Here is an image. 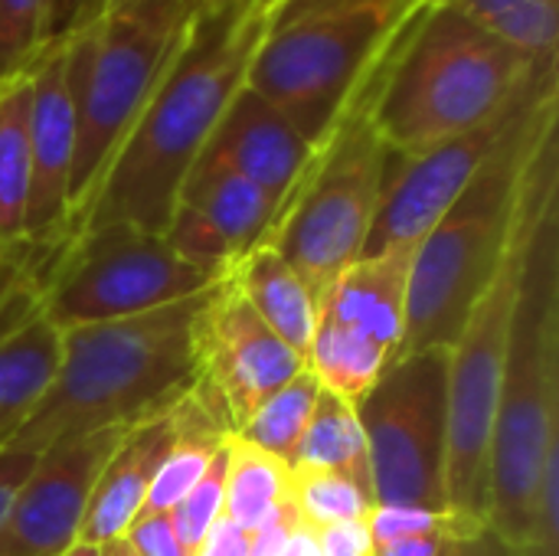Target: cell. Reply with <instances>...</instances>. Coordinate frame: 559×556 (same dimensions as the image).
<instances>
[{"label":"cell","instance_id":"cell-5","mask_svg":"<svg viewBox=\"0 0 559 556\" xmlns=\"http://www.w3.org/2000/svg\"><path fill=\"white\" fill-rule=\"evenodd\" d=\"M557 125L559 95L544 102L488 157L455 203L416 242L406 334L396 357L426 347H452L514 239L531 154Z\"/></svg>","mask_w":559,"mask_h":556},{"label":"cell","instance_id":"cell-14","mask_svg":"<svg viewBox=\"0 0 559 556\" xmlns=\"http://www.w3.org/2000/svg\"><path fill=\"white\" fill-rule=\"evenodd\" d=\"M131 426L102 429L39 452L0 528V556H59L75 544L98 475Z\"/></svg>","mask_w":559,"mask_h":556},{"label":"cell","instance_id":"cell-31","mask_svg":"<svg viewBox=\"0 0 559 556\" xmlns=\"http://www.w3.org/2000/svg\"><path fill=\"white\" fill-rule=\"evenodd\" d=\"M111 10V0H46L43 16V46H56L69 39L75 29L95 23Z\"/></svg>","mask_w":559,"mask_h":556},{"label":"cell","instance_id":"cell-10","mask_svg":"<svg viewBox=\"0 0 559 556\" xmlns=\"http://www.w3.org/2000/svg\"><path fill=\"white\" fill-rule=\"evenodd\" d=\"M219 279L180 256L160 233L111 223L85 229L52 252L43 279V308L69 331L183 301Z\"/></svg>","mask_w":559,"mask_h":556},{"label":"cell","instance_id":"cell-20","mask_svg":"<svg viewBox=\"0 0 559 556\" xmlns=\"http://www.w3.org/2000/svg\"><path fill=\"white\" fill-rule=\"evenodd\" d=\"M226 275L239 285L252 311L295 354L305 357L318 324V295L305 285V279L265 242L252 246Z\"/></svg>","mask_w":559,"mask_h":556},{"label":"cell","instance_id":"cell-7","mask_svg":"<svg viewBox=\"0 0 559 556\" xmlns=\"http://www.w3.org/2000/svg\"><path fill=\"white\" fill-rule=\"evenodd\" d=\"M423 0H272L246 88L318 147Z\"/></svg>","mask_w":559,"mask_h":556},{"label":"cell","instance_id":"cell-11","mask_svg":"<svg viewBox=\"0 0 559 556\" xmlns=\"http://www.w3.org/2000/svg\"><path fill=\"white\" fill-rule=\"evenodd\" d=\"M354 410L367 439L373 505L449 511V347L396 357Z\"/></svg>","mask_w":559,"mask_h":556},{"label":"cell","instance_id":"cell-36","mask_svg":"<svg viewBox=\"0 0 559 556\" xmlns=\"http://www.w3.org/2000/svg\"><path fill=\"white\" fill-rule=\"evenodd\" d=\"M449 537H459V534H426V537H403V541H393V544H383V547H373L370 556H442V547Z\"/></svg>","mask_w":559,"mask_h":556},{"label":"cell","instance_id":"cell-22","mask_svg":"<svg viewBox=\"0 0 559 556\" xmlns=\"http://www.w3.org/2000/svg\"><path fill=\"white\" fill-rule=\"evenodd\" d=\"M292 505V469L252 442L229 436L223 518L246 534L262 531Z\"/></svg>","mask_w":559,"mask_h":556},{"label":"cell","instance_id":"cell-17","mask_svg":"<svg viewBox=\"0 0 559 556\" xmlns=\"http://www.w3.org/2000/svg\"><path fill=\"white\" fill-rule=\"evenodd\" d=\"M200 157L252 180L255 187L278 197V203H285L311 164L314 147L288 125L282 111L242 85L219 115Z\"/></svg>","mask_w":559,"mask_h":556},{"label":"cell","instance_id":"cell-26","mask_svg":"<svg viewBox=\"0 0 559 556\" xmlns=\"http://www.w3.org/2000/svg\"><path fill=\"white\" fill-rule=\"evenodd\" d=\"M321 397V383L314 380V374L305 367L298 370L285 387H278L252 416L249 423L236 433L239 439L252 442L255 449L269 452L272 459L292 465L298 442L308 429V419L314 413V403Z\"/></svg>","mask_w":559,"mask_h":556},{"label":"cell","instance_id":"cell-9","mask_svg":"<svg viewBox=\"0 0 559 556\" xmlns=\"http://www.w3.org/2000/svg\"><path fill=\"white\" fill-rule=\"evenodd\" d=\"M377 66L380 59L328 138L314 147L311 164L262 236V242L272 246L318 298L364 256L380 206L390 151L373 125Z\"/></svg>","mask_w":559,"mask_h":556},{"label":"cell","instance_id":"cell-3","mask_svg":"<svg viewBox=\"0 0 559 556\" xmlns=\"http://www.w3.org/2000/svg\"><path fill=\"white\" fill-rule=\"evenodd\" d=\"M557 62H537L449 7L419 3L377 66L373 125L390 154H419L498 118Z\"/></svg>","mask_w":559,"mask_h":556},{"label":"cell","instance_id":"cell-39","mask_svg":"<svg viewBox=\"0 0 559 556\" xmlns=\"http://www.w3.org/2000/svg\"><path fill=\"white\" fill-rule=\"evenodd\" d=\"M115 3H124V0H111V7H115Z\"/></svg>","mask_w":559,"mask_h":556},{"label":"cell","instance_id":"cell-2","mask_svg":"<svg viewBox=\"0 0 559 556\" xmlns=\"http://www.w3.org/2000/svg\"><path fill=\"white\" fill-rule=\"evenodd\" d=\"M210 288L144 315L69 328L52 387L0 452L39 456L174 406L200 374L193 328Z\"/></svg>","mask_w":559,"mask_h":556},{"label":"cell","instance_id":"cell-1","mask_svg":"<svg viewBox=\"0 0 559 556\" xmlns=\"http://www.w3.org/2000/svg\"><path fill=\"white\" fill-rule=\"evenodd\" d=\"M269 7L272 0H206L200 7L183 46L108 161L66 242L111 223L164 236L180 184L206 147L219 115L246 85Z\"/></svg>","mask_w":559,"mask_h":556},{"label":"cell","instance_id":"cell-15","mask_svg":"<svg viewBox=\"0 0 559 556\" xmlns=\"http://www.w3.org/2000/svg\"><path fill=\"white\" fill-rule=\"evenodd\" d=\"M278 197L252 180L197 157L180 184L164 239L190 262L226 275L269 233Z\"/></svg>","mask_w":559,"mask_h":556},{"label":"cell","instance_id":"cell-25","mask_svg":"<svg viewBox=\"0 0 559 556\" xmlns=\"http://www.w3.org/2000/svg\"><path fill=\"white\" fill-rule=\"evenodd\" d=\"M449 7L537 62H557L559 0H423Z\"/></svg>","mask_w":559,"mask_h":556},{"label":"cell","instance_id":"cell-37","mask_svg":"<svg viewBox=\"0 0 559 556\" xmlns=\"http://www.w3.org/2000/svg\"><path fill=\"white\" fill-rule=\"evenodd\" d=\"M59 556H102V544H88V541H75L69 544Z\"/></svg>","mask_w":559,"mask_h":556},{"label":"cell","instance_id":"cell-34","mask_svg":"<svg viewBox=\"0 0 559 556\" xmlns=\"http://www.w3.org/2000/svg\"><path fill=\"white\" fill-rule=\"evenodd\" d=\"M33 462L36 456H26V452H0V528L26 482V475L33 472Z\"/></svg>","mask_w":559,"mask_h":556},{"label":"cell","instance_id":"cell-4","mask_svg":"<svg viewBox=\"0 0 559 556\" xmlns=\"http://www.w3.org/2000/svg\"><path fill=\"white\" fill-rule=\"evenodd\" d=\"M559 446V177L540 193L524 246L488 462V524L524 547L531 498Z\"/></svg>","mask_w":559,"mask_h":556},{"label":"cell","instance_id":"cell-23","mask_svg":"<svg viewBox=\"0 0 559 556\" xmlns=\"http://www.w3.org/2000/svg\"><path fill=\"white\" fill-rule=\"evenodd\" d=\"M288 469L292 472H341L373 495L367 439H364L357 410L337 400L334 393L321 390L314 413L308 419V429Z\"/></svg>","mask_w":559,"mask_h":556},{"label":"cell","instance_id":"cell-38","mask_svg":"<svg viewBox=\"0 0 559 556\" xmlns=\"http://www.w3.org/2000/svg\"><path fill=\"white\" fill-rule=\"evenodd\" d=\"M102 556H138V554L131 551V544H128L124 537H115V541L102 544Z\"/></svg>","mask_w":559,"mask_h":556},{"label":"cell","instance_id":"cell-35","mask_svg":"<svg viewBox=\"0 0 559 556\" xmlns=\"http://www.w3.org/2000/svg\"><path fill=\"white\" fill-rule=\"evenodd\" d=\"M193 556H249V534L219 518Z\"/></svg>","mask_w":559,"mask_h":556},{"label":"cell","instance_id":"cell-13","mask_svg":"<svg viewBox=\"0 0 559 556\" xmlns=\"http://www.w3.org/2000/svg\"><path fill=\"white\" fill-rule=\"evenodd\" d=\"M193 341L200 377L226 403L233 436L278 387L305 370V357L295 354L252 311L229 275L210 288V298L193 328Z\"/></svg>","mask_w":559,"mask_h":556},{"label":"cell","instance_id":"cell-8","mask_svg":"<svg viewBox=\"0 0 559 556\" xmlns=\"http://www.w3.org/2000/svg\"><path fill=\"white\" fill-rule=\"evenodd\" d=\"M559 177V125L550 128L531 154L521 193V216L514 239L472 305L459 338L449 347V452H445V501L449 511L488 521V462L498 413L501 370L508 357L518 279L524 246L540 203V193Z\"/></svg>","mask_w":559,"mask_h":556},{"label":"cell","instance_id":"cell-21","mask_svg":"<svg viewBox=\"0 0 559 556\" xmlns=\"http://www.w3.org/2000/svg\"><path fill=\"white\" fill-rule=\"evenodd\" d=\"M393 364V354L377 344L373 338L334 321L331 315L318 311V324L305 354V367L314 374L321 390L334 393L337 400L357 406L383 370Z\"/></svg>","mask_w":559,"mask_h":556},{"label":"cell","instance_id":"cell-18","mask_svg":"<svg viewBox=\"0 0 559 556\" xmlns=\"http://www.w3.org/2000/svg\"><path fill=\"white\" fill-rule=\"evenodd\" d=\"M416 246H386L354 259L318 298V311L383 344L393 360L406 334Z\"/></svg>","mask_w":559,"mask_h":556},{"label":"cell","instance_id":"cell-27","mask_svg":"<svg viewBox=\"0 0 559 556\" xmlns=\"http://www.w3.org/2000/svg\"><path fill=\"white\" fill-rule=\"evenodd\" d=\"M292 505L305 524L328 528L344 521H364L373 508V495L341 472H292Z\"/></svg>","mask_w":559,"mask_h":556},{"label":"cell","instance_id":"cell-29","mask_svg":"<svg viewBox=\"0 0 559 556\" xmlns=\"http://www.w3.org/2000/svg\"><path fill=\"white\" fill-rule=\"evenodd\" d=\"M46 0H0V85L26 72L43 49Z\"/></svg>","mask_w":559,"mask_h":556},{"label":"cell","instance_id":"cell-33","mask_svg":"<svg viewBox=\"0 0 559 556\" xmlns=\"http://www.w3.org/2000/svg\"><path fill=\"white\" fill-rule=\"evenodd\" d=\"M442 556H521V551L511 547L491 524H481L475 531L449 537L442 547Z\"/></svg>","mask_w":559,"mask_h":556},{"label":"cell","instance_id":"cell-6","mask_svg":"<svg viewBox=\"0 0 559 556\" xmlns=\"http://www.w3.org/2000/svg\"><path fill=\"white\" fill-rule=\"evenodd\" d=\"M203 3L206 0H124L59 43L75 115L66 236L183 46Z\"/></svg>","mask_w":559,"mask_h":556},{"label":"cell","instance_id":"cell-24","mask_svg":"<svg viewBox=\"0 0 559 556\" xmlns=\"http://www.w3.org/2000/svg\"><path fill=\"white\" fill-rule=\"evenodd\" d=\"M29 69L0 85V252L26 242V197H29Z\"/></svg>","mask_w":559,"mask_h":556},{"label":"cell","instance_id":"cell-12","mask_svg":"<svg viewBox=\"0 0 559 556\" xmlns=\"http://www.w3.org/2000/svg\"><path fill=\"white\" fill-rule=\"evenodd\" d=\"M559 95V66L540 72L514 105L498 118L455 134L419 154H390L380 206L364 252L386 246H416L429 226L455 203V197L472 184V177L488 164V157L550 98Z\"/></svg>","mask_w":559,"mask_h":556},{"label":"cell","instance_id":"cell-32","mask_svg":"<svg viewBox=\"0 0 559 556\" xmlns=\"http://www.w3.org/2000/svg\"><path fill=\"white\" fill-rule=\"evenodd\" d=\"M318 556H370L373 541L367 518L364 521H344V524H328L314 531Z\"/></svg>","mask_w":559,"mask_h":556},{"label":"cell","instance_id":"cell-19","mask_svg":"<svg viewBox=\"0 0 559 556\" xmlns=\"http://www.w3.org/2000/svg\"><path fill=\"white\" fill-rule=\"evenodd\" d=\"M170 436H174L170 406L138 419L121 436L118 449L108 456V462L98 475V485L88 498L79 541L108 544L115 537H124L128 524L144 508V498H147L151 482L160 469V459L170 446Z\"/></svg>","mask_w":559,"mask_h":556},{"label":"cell","instance_id":"cell-30","mask_svg":"<svg viewBox=\"0 0 559 556\" xmlns=\"http://www.w3.org/2000/svg\"><path fill=\"white\" fill-rule=\"evenodd\" d=\"M124 541L138 556H190L170 511H138V518L128 524Z\"/></svg>","mask_w":559,"mask_h":556},{"label":"cell","instance_id":"cell-16","mask_svg":"<svg viewBox=\"0 0 559 556\" xmlns=\"http://www.w3.org/2000/svg\"><path fill=\"white\" fill-rule=\"evenodd\" d=\"M29 197L23 239L33 246H62L69 223V180L75 157V115L66 88L62 49L43 46L29 66Z\"/></svg>","mask_w":559,"mask_h":556},{"label":"cell","instance_id":"cell-28","mask_svg":"<svg viewBox=\"0 0 559 556\" xmlns=\"http://www.w3.org/2000/svg\"><path fill=\"white\" fill-rule=\"evenodd\" d=\"M226 459H229V442L216 452V459L210 462L203 478L190 488V495L170 511L174 528H177V534H180V541H183L190 556L197 554L203 537L223 518V508H226Z\"/></svg>","mask_w":559,"mask_h":556}]
</instances>
